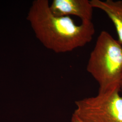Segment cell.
Instances as JSON below:
<instances>
[{"mask_svg": "<svg viewBox=\"0 0 122 122\" xmlns=\"http://www.w3.org/2000/svg\"><path fill=\"white\" fill-rule=\"evenodd\" d=\"M37 38L44 46L57 53H65L90 43L95 33L92 21L77 25L70 16L52 14L47 0H36L28 14Z\"/></svg>", "mask_w": 122, "mask_h": 122, "instance_id": "1", "label": "cell"}, {"mask_svg": "<svg viewBox=\"0 0 122 122\" xmlns=\"http://www.w3.org/2000/svg\"><path fill=\"white\" fill-rule=\"evenodd\" d=\"M86 70L99 84V92L121 89L122 45L108 32L103 31L98 37Z\"/></svg>", "mask_w": 122, "mask_h": 122, "instance_id": "2", "label": "cell"}, {"mask_svg": "<svg viewBox=\"0 0 122 122\" xmlns=\"http://www.w3.org/2000/svg\"><path fill=\"white\" fill-rule=\"evenodd\" d=\"M120 89L99 92L96 96L76 101L75 114L82 122H122Z\"/></svg>", "mask_w": 122, "mask_h": 122, "instance_id": "3", "label": "cell"}, {"mask_svg": "<svg viewBox=\"0 0 122 122\" xmlns=\"http://www.w3.org/2000/svg\"><path fill=\"white\" fill-rule=\"evenodd\" d=\"M93 7L88 0H53L50 9L57 16L75 15L81 22L92 21Z\"/></svg>", "mask_w": 122, "mask_h": 122, "instance_id": "4", "label": "cell"}, {"mask_svg": "<svg viewBox=\"0 0 122 122\" xmlns=\"http://www.w3.org/2000/svg\"><path fill=\"white\" fill-rule=\"evenodd\" d=\"M93 7L103 10L113 23L122 45V0H91Z\"/></svg>", "mask_w": 122, "mask_h": 122, "instance_id": "5", "label": "cell"}, {"mask_svg": "<svg viewBox=\"0 0 122 122\" xmlns=\"http://www.w3.org/2000/svg\"><path fill=\"white\" fill-rule=\"evenodd\" d=\"M71 122H82L75 115L74 113H73L72 117H71Z\"/></svg>", "mask_w": 122, "mask_h": 122, "instance_id": "6", "label": "cell"}, {"mask_svg": "<svg viewBox=\"0 0 122 122\" xmlns=\"http://www.w3.org/2000/svg\"><path fill=\"white\" fill-rule=\"evenodd\" d=\"M122 88V82H121V89Z\"/></svg>", "mask_w": 122, "mask_h": 122, "instance_id": "7", "label": "cell"}, {"mask_svg": "<svg viewBox=\"0 0 122 122\" xmlns=\"http://www.w3.org/2000/svg\"><path fill=\"white\" fill-rule=\"evenodd\" d=\"M121 92H122V89H121Z\"/></svg>", "mask_w": 122, "mask_h": 122, "instance_id": "8", "label": "cell"}]
</instances>
